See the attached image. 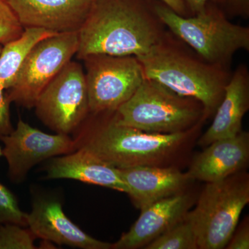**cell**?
<instances>
[{
    "label": "cell",
    "instance_id": "3957f363",
    "mask_svg": "<svg viewBox=\"0 0 249 249\" xmlns=\"http://www.w3.org/2000/svg\"><path fill=\"white\" fill-rule=\"evenodd\" d=\"M176 38L167 31L159 43L137 58L145 78L181 96L197 100L204 106L208 119L214 114L222 101L232 73L229 68L206 62Z\"/></svg>",
    "mask_w": 249,
    "mask_h": 249
},
{
    "label": "cell",
    "instance_id": "603a6c76",
    "mask_svg": "<svg viewBox=\"0 0 249 249\" xmlns=\"http://www.w3.org/2000/svg\"><path fill=\"white\" fill-rule=\"evenodd\" d=\"M2 45H0V52ZM10 103L5 96L4 89L0 85V136L8 135L14 130L10 117Z\"/></svg>",
    "mask_w": 249,
    "mask_h": 249
},
{
    "label": "cell",
    "instance_id": "9c48e42d",
    "mask_svg": "<svg viewBox=\"0 0 249 249\" xmlns=\"http://www.w3.org/2000/svg\"><path fill=\"white\" fill-rule=\"evenodd\" d=\"M34 108L38 119L57 134L76 132L89 114L83 66L69 62L40 93Z\"/></svg>",
    "mask_w": 249,
    "mask_h": 249
},
{
    "label": "cell",
    "instance_id": "7402d4cb",
    "mask_svg": "<svg viewBox=\"0 0 249 249\" xmlns=\"http://www.w3.org/2000/svg\"><path fill=\"white\" fill-rule=\"evenodd\" d=\"M24 29L6 0H0V45L18 38Z\"/></svg>",
    "mask_w": 249,
    "mask_h": 249
},
{
    "label": "cell",
    "instance_id": "277c9868",
    "mask_svg": "<svg viewBox=\"0 0 249 249\" xmlns=\"http://www.w3.org/2000/svg\"><path fill=\"white\" fill-rule=\"evenodd\" d=\"M160 21L170 32L213 65L229 68L240 50L249 51V28L230 22L216 3L210 1L194 16L183 17L160 0H151Z\"/></svg>",
    "mask_w": 249,
    "mask_h": 249
},
{
    "label": "cell",
    "instance_id": "30bf717a",
    "mask_svg": "<svg viewBox=\"0 0 249 249\" xmlns=\"http://www.w3.org/2000/svg\"><path fill=\"white\" fill-rule=\"evenodd\" d=\"M4 144L3 156L9 165L11 181L20 182L37 163L76 150L74 140L67 134H49L18 121L16 128L0 136Z\"/></svg>",
    "mask_w": 249,
    "mask_h": 249
},
{
    "label": "cell",
    "instance_id": "484cf974",
    "mask_svg": "<svg viewBox=\"0 0 249 249\" xmlns=\"http://www.w3.org/2000/svg\"><path fill=\"white\" fill-rule=\"evenodd\" d=\"M160 1L179 16L183 17L192 16L191 11L188 9L183 0H160Z\"/></svg>",
    "mask_w": 249,
    "mask_h": 249
},
{
    "label": "cell",
    "instance_id": "6da1fadb",
    "mask_svg": "<svg viewBox=\"0 0 249 249\" xmlns=\"http://www.w3.org/2000/svg\"><path fill=\"white\" fill-rule=\"evenodd\" d=\"M165 29L151 0H93L78 31L76 56L81 60L93 54L138 58L162 40Z\"/></svg>",
    "mask_w": 249,
    "mask_h": 249
},
{
    "label": "cell",
    "instance_id": "4fadbf2b",
    "mask_svg": "<svg viewBox=\"0 0 249 249\" xmlns=\"http://www.w3.org/2000/svg\"><path fill=\"white\" fill-rule=\"evenodd\" d=\"M191 205V196L183 192L156 201L141 211L138 219L112 244V249L145 247L184 218Z\"/></svg>",
    "mask_w": 249,
    "mask_h": 249
},
{
    "label": "cell",
    "instance_id": "8fae6325",
    "mask_svg": "<svg viewBox=\"0 0 249 249\" xmlns=\"http://www.w3.org/2000/svg\"><path fill=\"white\" fill-rule=\"evenodd\" d=\"M27 222L34 235L45 241L73 248L112 249V244L96 240L77 227L64 213L61 202L51 196L34 197Z\"/></svg>",
    "mask_w": 249,
    "mask_h": 249
},
{
    "label": "cell",
    "instance_id": "83f0119b",
    "mask_svg": "<svg viewBox=\"0 0 249 249\" xmlns=\"http://www.w3.org/2000/svg\"><path fill=\"white\" fill-rule=\"evenodd\" d=\"M3 153H2V149H1V146H0V157H2Z\"/></svg>",
    "mask_w": 249,
    "mask_h": 249
},
{
    "label": "cell",
    "instance_id": "44dd1931",
    "mask_svg": "<svg viewBox=\"0 0 249 249\" xmlns=\"http://www.w3.org/2000/svg\"><path fill=\"white\" fill-rule=\"evenodd\" d=\"M27 213L19 209L17 199L4 185L0 183V224L27 226Z\"/></svg>",
    "mask_w": 249,
    "mask_h": 249
},
{
    "label": "cell",
    "instance_id": "2e32d148",
    "mask_svg": "<svg viewBox=\"0 0 249 249\" xmlns=\"http://www.w3.org/2000/svg\"><path fill=\"white\" fill-rule=\"evenodd\" d=\"M249 109V72L245 65H240L232 73L224 97L214 112L213 121L199 139V145L206 147L219 139L240 133Z\"/></svg>",
    "mask_w": 249,
    "mask_h": 249
},
{
    "label": "cell",
    "instance_id": "7c38bea8",
    "mask_svg": "<svg viewBox=\"0 0 249 249\" xmlns=\"http://www.w3.org/2000/svg\"><path fill=\"white\" fill-rule=\"evenodd\" d=\"M23 28H41L57 34L78 32L91 0H6Z\"/></svg>",
    "mask_w": 249,
    "mask_h": 249
},
{
    "label": "cell",
    "instance_id": "d6986e66",
    "mask_svg": "<svg viewBox=\"0 0 249 249\" xmlns=\"http://www.w3.org/2000/svg\"><path fill=\"white\" fill-rule=\"evenodd\" d=\"M147 249H197V240L188 213L162 235L145 246Z\"/></svg>",
    "mask_w": 249,
    "mask_h": 249
},
{
    "label": "cell",
    "instance_id": "7a4b0ae2",
    "mask_svg": "<svg viewBox=\"0 0 249 249\" xmlns=\"http://www.w3.org/2000/svg\"><path fill=\"white\" fill-rule=\"evenodd\" d=\"M191 131L175 134L143 132L123 125L114 111L89 114L76 131V149L83 148L118 169L160 165L178 151Z\"/></svg>",
    "mask_w": 249,
    "mask_h": 249
},
{
    "label": "cell",
    "instance_id": "d4e9b609",
    "mask_svg": "<svg viewBox=\"0 0 249 249\" xmlns=\"http://www.w3.org/2000/svg\"><path fill=\"white\" fill-rule=\"evenodd\" d=\"M225 249H249V225L248 219L245 221L242 227L232 234Z\"/></svg>",
    "mask_w": 249,
    "mask_h": 249
},
{
    "label": "cell",
    "instance_id": "f1b7e54d",
    "mask_svg": "<svg viewBox=\"0 0 249 249\" xmlns=\"http://www.w3.org/2000/svg\"><path fill=\"white\" fill-rule=\"evenodd\" d=\"M91 1H93V0H91Z\"/></svg>",
    "mask_w": 249,
    "mask_h": 249
},
{
    "label": "cell",
    "instance_id": "5bb4252c",
    "mask_svg": "<svg viewBox=\"0 0 249 249\" xmlns=\"http://www.w3.org/2000/svg\"><path fill=\"white\" fill-rule=\"evenodd\" d=\"M249 160V134L242 131L208 145L195 157L187 174L191 180L217 182L243 169Z\"/></svg>",
    "mask_w": 249,
    "mask_h": 249
},
{
    "label": "cell",
    "instance_id": "8992f818",
    "mask_svg": "<svg viewBox=\"0 0 249 249\" xmlns=\"http://www.w3.org/2000/svg\"><path fill=\"white\" fill-rule=\"evenodd\" d=\"M206 183L196 209L188 215L194 226L198 249H224L249 204V181L247 177L233 175Z\"/></svg>",
    "mask_w": 249,
    "mask_h": 249
},
{
    "label": "cell",
    "instance_id": "ffe728a7",
    "mask_svg": "<svg viewBox=\"0 0 249 249\" xmlns=\"http://www.w3.org/2000/svg\"><path fill=\"white\" fill-rule=\"evenodd\" d=\"M31 231L14 224H0V249H35Z\"/></svg>",
    "mask_w": 249,
    "mask_h": 249
},
{
    "label": "cell",
    "instance_id": "9a60e30c",
    "mask_svg": "<svg viewBox=\"0 0 249 249\" xmlns=\"http://www.w3.org/2000/svg\"><path fill=\"white\" fill-rule=\"evenodd\" d=\"M127 195L142 210L160 199L182 193L191 181L188 174L160 165H142L119 169Z\"/></svg>",
    "mask_w": 249,
    "mask_h": 249
},
{
    "label": "cell",
    "instance_id": "e0dca14e",
    "mask_svg": "<svg viewBox=\"0 0 249 249\" xmlns=\"http://www.w3.org/2000/svg\"><path fill=\"white\" fill-rule=\"evenodd\" d=\"M47 179L69 178L127 193L119 170L83 148L53 157L46 167Z\"/></svg>",
    "mask_w": 249,
    "mask_h": 249
},
{
    "label": "cell",
    "instance_id": "cb8c5ba5",
    "mask_svg": "<svg viewBox=\"0 0 249 249\" xmlns=\"http://www.w3.org/2000/svg\"><path fill=\"white\" fill-rule=\"evenodd\" d=\"M218 5L229 14L247 18L249 15V0H219Z\"/></svg>",
    "mask_w": 249,
    "mask_h": 249
},
{
    "label": "cell",
    "instance_id": "ba28073f",
    "mask_svg": "<svg viewBox=\"0 0 249 249\" xmlns=\"http://www.w3.org/2000/svg\"><path fill=\"white\" fill-rule=\"evenodd\" d=\"M78 32L61 33L36 44L18 71L14 84L4 91L10 103L32 109L47 85L76 55Z\"/></svg>",
    "mask_w": 249,
    "mask_h": 249
},
{
    "label": "cell",
    "instance_id": "ac0fdd59",
    "mask_svg": "<svg viewBox=\"0 0 249 249\" xmlns=\"http://www.w3.org/2000/svg\"><path fill=\"white\" fill-rule=\"evenodd\" d=\"M55 34L57 33L41 28H24L18 38L2 45L0 52V85L4 91L14 84L23 62L36 44Z\"/></svg>",
    "mask_w": 249,
    "mask_h": 249
},
{
    "label": "cell",
    "instance_id": "52a82bcc",
    "mask_svg": "<svg viewBox=\"0 0 249 249\" xmlns=\"http://www.w3.org/2000/svg\"><path fill=\"white\" fill-rule=\"evenodd\" d=\"M89 114L114 111L132 97L145 79L133 55L93 54L83 58Z\"/></svg>",
    "mask_w": 249,
    "mask_h": 249
},
{
    "label": "cell",
    "instance_id": "5b68a950",
    "mask_svg": "<svg viewBox=\"0 0 249 249\" xmlns=\"http://www.w3.org/2000/svg\"><path fill=\"white\" fill-rule=\"evenodd\" d=\"M114 116L123 125L159 134L188 132L206 119L204 106L197 100L146 78Z\"/></svg>",
    "mask_w": 249,
    "mask_h": 249
},
{
    "label": "cell",
    "instance_id": "4316f807",
    "mask_svg": "<svg viewBox=\"0 0 249 249\" xmlns=\"http://www.w3.org/2000/svg\"><path fill=\"white\" fill-rule=\"evenodd\" d=\"M187 7L191 11L192 16H194L204 9L205 6L210 1L218 4L219 0H183Z\"/></svg>",
    "mask_w": 249,
    "mask_h": 249
}]
</instances>
